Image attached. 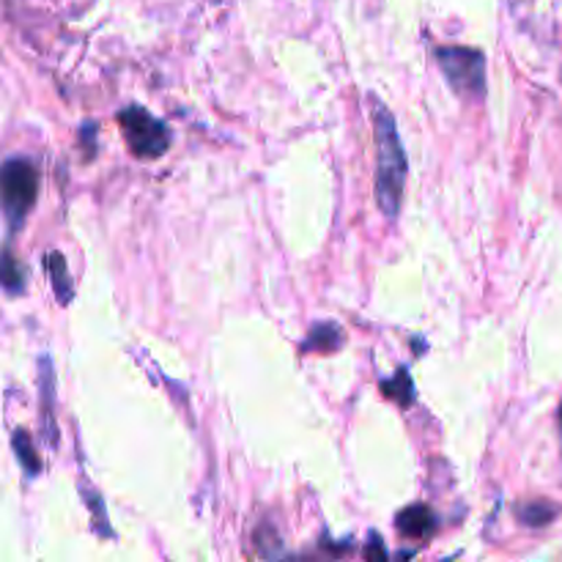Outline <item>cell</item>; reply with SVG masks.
<instances>
[{"label": "cell", "instance_id": "6da1fadb", "mask_svg": "<svg viewBox=\"0 0 562 562\" xmlns=\"http://www.w3.org/2000/svg\"><path fill=\"white\" fill-rule=\"evenodd\" d=\"M371 119L373 140H376V203L384 217L395 220L404 201L409 159H406L393 113L376 97H371Z\"/></svg>", "mask_w": 562, "mask_h": 562}, {"label": "cell", "instance_id": "7a4b0ae2", "mask_svg": "<svg viewBox=\"0 0 562 562\" xmlns=\"http://www.w3.org/2000/svg\"><path fill=\"white\" fill-rule=\"evenodd\" d=\"M38 198V168L27 157H11L0 165V206L11 231L20 228Z\"/></svg>", "mask_w": 562, "mask_h": 562}, {"label": "cell", "instance_id": "3957f363", "mask_svg": "<svg viewBox=\"0 0 562 562\" xmlns=\"http://www.w3.org/2000/svg\"><path fill=\"white\" fill-rule=\"evenodd\" d=\"M437 64L445 80L467 102H481L486 97V55L475 47H437Z\"/></svg>", "mask_w": 562, "mask_h": 562}, {"label": "cell", "instance_id": "277c9868", "mask_svg": "<svg viewBox=\"0 0 562 562\" xmlns=\"http://www.w3.org/2000/svg\"><path fill=\"white\" fill-rule=\"evenodd\" d=\"M119 126L124 132L126 146L137 159H159L162 154H168L170 130L148 110L137 108V104L124 108L119 113Z\"/></svg>", "mask_w": 562, "mask_h": 562}, {"label": "cell", "instance_id": "5b68a950", "mask_svg": "<svg viewBox=\"0 0 562 562\" xmlns=\"http://www.w3.org/2000/svg\"><path fill=\"white\" fill-rule=\"evenodd\" d=\"M395 527L409 541H426V538H431L437 532V516L426 505H409V508H404L398 514Z\"/></svg>", "mask_w": 562, "mask_h": 562}, {"label": "cell", "instance_id": "8992f818", "mask_svg": "<svg viewBox=\"0 0 562 562\" xmlns=\"http://www.w3.org/2000/svg\"><path fill=\"white\" fill-rule=\"evenodd\" d=\"M340 346H344V333H340V327L322 322L311 329V335H307L305 344H302V351H305V355H313V351H318V355H333Z\"/></svg>", "mask_w": 562, "mask_h": 562}, {"label": "cell", "instance_id": "52a82bcc", "mask_svg": "<svg viewBox=\"0 0 562 562\" xmlns=\"http://www.w3.org/2000/svg\"><path fill=\"white\" fill-rule=\"evenodd\" d=\"M47 272L49 280H53L55 296H58L60 305H69L71 296H75V285L69 280V269H66V258L60 252H47Z\"/></svg>", "mask_w": 562, "mask_h": 562}, {"label": "cell", "instance_id": "ba28073f", "mask_svg": "<svg viewBox=\"0 0 562 562\" xmlns=\"http://www.w3.org/2000/svg\"><path fill=\"white\" fill-rule=\"evenodd\" d=\"M0 285H3L9 294H22L25 291V272L16 263V258L11 256V250L0 252Z\"/></svg>", "mask_w": 562, "mask_h": 562}, {"label": "cell", "instance_id": "9c48e42d", "mask_svg": "<svg viewBox=\"0 0 562 562\" xmlns=\"http://www.w3.org/2000/svg\"><path fill=\"white\" fill-rule=\"evenodd\" d=\"M382 393L387 395V398H393L395 404L409 406L412 401H415V384H412L409 371H406V368H401L393 379H384Z\"/></svg>", "mask_w": 562, "mask_h": 562}, {"label": "cell", "instance_id": "30bf717a", "mask_svg": "<svg viewBox=\"0 0 562 562\" xmlns=\"http://www.w3.org/2000/svg\"><path fill=\"white\" fill-rule=\"evenodd\" d=\"M14 450H16V459H20L22 470L27 472V475H38V470H42V461H38L36 450H33V442L31 437H27V431H22V428H16L14 431Z\"/></svg>", "mask_w": 562, "mask_h": 562}, {"label": "cell", "instance_id": "8fae6325", "mask_svg": "<svg viewBox=\"0 0 562 562\" xmlns=\"http://www.w3.org/2000/svg\"><path fill=\"white\" fill-rule=\"evenodd\" d=\"M554 514H558V508L549 503H527L519 508V519L525 521V525H532V527L549 525V521L554 519Z\"/></svg>", "mask_w": 562, "mask_h": 562}, {"label": "cell", "instance_id": "7c38bea8", "mask_svg": "<svg viewBox=\"0 0 562 562\" xmlns=\"http://www.w3.org/2000/svg\"><path fill=\"white\" fill-rule=\"evenodd\" d=\"M366 558H379V560H387V549L382 547V541H379V536L371 538V543L366 547Z\"/></svg>", "mask_w": 562, "mask_h": 562}, {"label": "cell", "instance_id": "4fadbf2b", "mask_svg": "<svg viewBox=\"0 0 562 562\" xmlns=\"http://www.w3.org/2000/svg\"><path fill=\"white\" fill-rule=\"evenodd\" d=\"M88 505H91V514H93V521H97V525H108V514H104V508L102 505H99V499H97V494H88Z\"/></svg>", "mask_w": 562, "mask_h": 562}, {"label": "cell", "instance_id": "5bb4252c", "mask_svg": "<svg viewBox=\"0 0 562 562\" xmlns=\"http://www.w3.org/2000/svg\"><path fill=\"white\" fill-rule=\"evenodd\" d=\"M560 423H562V406H560Z\"/></svg>", "mask_w": 562, "mask_h": 562}]
</instances>
